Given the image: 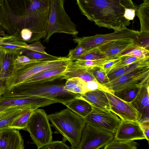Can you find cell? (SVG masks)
<instances>
[{"label":"cell","instance_id":"b9f144b4","mask_svg":"<svg viewBox=\"0 0 149 149\" xmlns=\"http://www.w3.org/2000/svg\"><path fill=\"white\" fill-rule=\"evenodd\" d=\"M87 86L88 91L99 89L103 90L106 92L111 93L104 85L101 84L96 81H91L87 82Z\"/></svg>","mask_w":149,"mask_h":149},{"label":"cell","instance_id":"9c48e42d","mask_svg":"<svg viewBox=\"0 0 149 149\" xmlns=\"http://www.w3.org/2000/svg\"><path fill=\"white\" fill-rule=\"evenodd\" d=\"M139 31L125 27L123 29L105 34H96L90 36L76 37L73 39L77 43L87 50L98 48L106 43L116 40L125 38L134 39Z\"/></svg>","mask_w":149,"mask_h":149},{"label":"cell","instance_id":"4316f807","mask_svg":"<svg viewBox=\"0 0 149 149\" xmlns=\"http://www.w3.org/2000/svg\"><path fill=\"white\" fill-rule=\"evenodd\" d=\"M118 56L109 57L95 60L77 59L71 61L69 63L71 66L82 69L90 70L93 68L101 66L112 59Z\"/></svg>","mask_w":149,"mask_h":149},{"label":"cell","instance_id":"44dd1931","mask_svg":"<svg viewBox=\"0 0 149 149\" xmlns=\"http://www.w3.org/2000/svg\"><path fill=\"white\" fill-rule=\"evenodd\" d=\"M28 45L22 38L20 32L0 36V47L6 53H16L17 50Z\"/></svg>","mask_w":149,"mask_h":149},{"label":"cell","instance_id":"8fae6325","mask_svg":"<svg viewBox=\"0 0 149 149\" xmlns=\"http://www.w3.org/2000/svg\"><path fill=\"white\" fill-rule=\"evenodd\" d=\"M149 81V66H147L132 71L103 85L112 93L125 88Z\"/></svg>","mask_w":149,"mask_h":149},{"label":"cell","instance_id":"ba28073f","mask_svg":"<svg viewBox=\"0 0 149 149\" xmlns=\"http://www.w3.org/2000/svg\"><path fill=\"white\" fill-rule=\"evenodd\" d=\"M114 134L86 123L80 143L77 149L103 148L113 140Z\"/></svg>","mask_w":149,"mask_h":149},{"label":"cell","instance_id":"52a82bcc","mask_svg":"<svg viewBox=\"0 0 149 149\" xmlns=\"http://www.w3.org/2000/svg\"><path fill=\"white\" fill-rule=\"evenodd\" d=\"M25 130L29 133L33 143L38 149L52 141L53 132L48 115L42 109L34 110Z\"/></svg>","mask_w":149,"mask_h":149},{"label":"cell","instance_id":"74e56055","mask_svg":"<svg viewBox=\"0 0 149 149\" xmlns=\"http://www.w3.org/2000/svg\"><path fill=\"white\" fill-rule=\"evenodd\" d=\"M135 40L136 45L149 50V33L139 32Z\"/></svg>","mask_w":149,"mask_h":149},{"label":"cell","instance_id":"f6af8a7d","mask_svg":"<svg viewBox=\"0 0 149 149\" xmlns=\"http://www.w3.org/2000/svg\"><path fill=\"white\" fill-rule=\"evenodd\" d=\"M6 54L5 51L0 47V69L3 59Z\"/></svg>","mask_w":149,"mask_h":149},{"label":"cell","instance_id":"7402d4cb","mask_svg":"<svg viewBox=\"0 0 149 149\" xmlns=\"http://www.w3.org/2000/svg\"><path fill=\"white\" fill-rule=\"evenodd\" d=\"M67 66L44 70L31 77L22 83H41L60 79Z\"/></svg>","mask_w":149,"mask_h":149},{"label":"cell","instance_id":"1f68e13d","mask_svg":"<svg viewBox=\"0 0 149 149\" xmlns=\"http://www.w3.org/2000/svg\"><path fill=\"white\" fill-rule=\"evenodd\" d=\"M16 53L20 55H24L29 58L43 61H51L58 59L62 57H57L48 54H45L33 51L24 48L17 50Z\"/></svg>","mask_w":149,"mask_h":149},{"label":"cell","instance_id":"d6986e66","mask_svg":"<svg viewBox=\"0 0 149 149\" xmlns=\"http://www.w3.org/2000/svg\"><path fill=\"white\" fill-rule=\"evenodd\" d=\"M106 92L99 89L89 91L81 94L80 98L86 100L93 107L110 111L109 103Z\"/></svg>","mask_w":149,"mask_h":149},{"label":"cell","instance_id":"3957f363","mask_svg":"<svg viewBox=\"0 0 149 149\" xmlns=\"http://www.w3.org/2000/svg\"><path fill=\"white\" fill-rule=\"evenodd\" d=\"M13 12L17 17L21 31H33L38 29L48 16L50 0H9Z\"/></svg>","mask_w":149,"mask_h":149},{"label":"cell","instance_id":"4dcf8cb0","mask_svg":"<svg viewBox=\"0 0 149 149\" xmlns=\"http://www.w3.org/2000/svg\"><path fill=\"white\" fill-rule=\"evenodd\" d=\"M36 109L31 108L28 109L15 119L9 125L10 128L25 130L30 118Z\"/></svg>","mask_w":149,"mask_h":149},{"label":"cell","instance_id":"7bdbcfd3","mask_svg":"<svg viewBox=\"0 0 149 149\" xmlns=\"http://www.w3.org/2000/svg\"><path fill=\"white\" fill-rule=\"evenodd\" d=\"M21 36L25 41L28 42L31 39L32 32L29 29H23L20 31Z\"/></svg>","mask_w":149,"mask_h":149},{"label":"cell","instance_id":"836d02e7","mask_svg":"<svg viewBox=\"0 0 149 149\" xmlns=\"http://www.w3.org/2000/svg\"><path fill=\"white\" fill-rule=\"evenodd\" d=\"M120 55H124L141 58H148L149 50L143 47L137 45L134 47L123 52Z\"/></svg>","mask_w":149,"mask_h":149},{"label":"cell","instance_id":"4fadbf2b","mask_svg":"<svg viewBox=\"0 0 149 149\" xmlns=\"http://www.w3.org/2000/svg\"><path fill=\"white\" fill-rule=\"evenodd\" d=\"M54 103L51 100L36 96H0V107L27 106L36 109Z\"/></svg>","mask_w":149,"mask_h":149},{"label":"cell","instance_id":"ab89813d","mask_svg":"<svg viewBox=\"0 0 149 149\" xmlns=\"http://www.w3.org/2000/svg\"><path fill=\"white\" fill-rule=\"evenodd\" d=\"M41 149H71V147L65 144L63 141H52L50 143L42 147Z\"/></svg>","mask_w":149,"mask_h":149},{"label":"cell","instance_id":"bcb514c9","mask_svg":"<svg viewBox=\"0 0 149 149\" xmlns=\"http://www.w3.org/2000/svg\"><path fill=\"white\" fill-rule=\"evenodd\" d=\"M143 3L146 4H149V0H144Z\"/></svg>","mask_w":149,"mask_h":149},{"label":"cell","instance_id":"d590c367","mask_svg":"<svg viewBox=\"0 0 149 149\" xmlns=\"http://www.w3.org/2000/svg\"><path fill=\"white\" fill-rule=\"evenodd\" d=\"M42 61H45L31 58L24 55H19L15 61L14 70H17L27 64L38 63Z\"/></svg>","mask_w":149,"mask_h":149},{"label":"cell","instance_id":"5bb4252c","mask_svg":"<svg viewBox=\"0 0 149 149\" xmlns=\"http://www.w3.org/2000/svg\"><path fill=\"white\" fill-rule=\"evenodd\" d=\"M0 31L10 35L21 31L18 20L13 12L9 0H0Z\"/></svg>","mask_w":149,"mask_h":149},{"label":"cell","instance_id":"484cf974","mask_svg":"<svg viewBox=\"0 0 149 149\" xmlns=\"http://www.w3.org/2000/svg\"><path fill=\"white\" fill-rule=\"evenodd\" d=\"M67 108L83 118L86 117L92 111L93 106L80 98H76L68 102Z\"/></svg>","mask_w":149,"mask_h":149},{"label":"cell","instance_id":"d6a6232c","mask_svg":"<svg viewBox=\"0 0 149 149\" xmlns=\"http://www.w3.org/2000/svg\"><path fill=\"white\" fill-rule=\"evenodd\" d=\"M139 143L135 141L117 140H113L106 145L104 149H137Z\"/></svg>","mask_w":149,"mask_h":149},{"label":"cell","instance_id":"f35d334b","mask_svg":"<svg viewBox=\"0 0 149 149\" xmlns=\"http://www.w3.org/2000/svg\"><path fill=\"white\" fill-rule=\"evenodd\" d=\"M88 50L82 46L77 45L75 48L69 51L67 57L72 60L77 59L85 54Z\"/></svg>","mask_w":149,"mask_h":149},{"label":"cell","instance_id":"7c38bea8","mask_svg":"<svg viewBox=\"0 0 149 149\" xmlns=\"http://www.w3.org/2000/svg\"><path fill=\"white\" fill-rule=\"evenodd\" d=\"M110 111L116 114L122 120L140 122L141 116L130 102L124 101L112 93L106 92Z\"/></svg>","mask_w":149,"mask_h":149},{"label":"cell","instance_id":"5b68a950","mask_svg":"<svg viewBox=\"0 0 149 149\" xmlns=\"http://www.w3.org/2000/svg\"><path fill=\"white\" fill-rule=\"evenodd\" d=\"M64 3V0H50L47 32L44 42H47L51 36L56 33L78 35L77 26L66 13Z\"/></svg>","mask_w":149,"mask_h":149},{"label":"cell","instance_id":"cb8c5ba5","mask_svg":"<svg viewBox=\"0 0 149 149\" xmlns=\"http://www.w3.org/2000/svg\"><path fill=\"white\" fill-rule=\"evenodd\" d=\"M149 66V58L135 62L127 65L113 69L107 74L109 81L131 72Z\"/></svg>","mask_w":149,"mask_h":149},{"label":"cell","instance_id":"30bf717a","mask_svg":"<svg viewBox=\"0 0 149 149\" xmlns=\"http://www.w3.org/2000/svg\"><path fill=\"white\" fill-rule=\"evenodd\" d=\"M83 118L86 123L114 134L121 121V119L112 111L93 106L91 112Z\"/></svg>","mask_w":149,"mask_h":149},{"label":"cell","instance_id":"60d3db41","mask_svg":"<svg viewBox=\"0 0 149 149\" xmlns=\"http://www.w3.org/2000/svg\"><path fill=\"white\" fill-rule=\"evenodd\" d=\"M24 48L42 54H48L45 51L46 48L39 41L34 42L33 43L25 46Z\"/></svg>","mask_w":149,"mask_h":149},{"label":"cell","instance_id":"603a6c76","mask_svg":"<svg viewBox=\"0 0 149 149\" xmlns=\"http://www.w3.org/2000/svg\"><path fill=\"white\" fill-rule=\"evenodd\" d=\"M20 55L17 53H7L5 56L0 69V96L3 94L4 84L11 76L14 69L15 59Z\"/></svg>","mask_w":149,"mask_h":149},{"label":"cell","instance_id":"9a60e30c","mask_svg":"<svg viewBox=\"0 0 149 149\" xmlns=\"http://www.w3.org/2000/svg\"><path fill=\"white\" fill-rule=\"evenodd\" d=\"M146 139L140 123L134 121H121L114 133L113 140L135 141Z\"/></svg>","mask_w":149,"mask_h":149},{"label":"cell","instance_id":"f546056e","mask_svg":"<svg viewBox=\"0 0 149 149\" xmlns=\"http://www.w3.org/2000/svg\"><path fill=\"white\" fill-rule=\"evenodd\" d=\"M136 14L140 22V32L149 33V4L143 3L137 8Z\"/></svg>","mask_w":149,"mask_h":149},{"label":"cell","instance_id":"6da1fadb","mask_svg":"<svg viewBox=\"0 0 149 149\" xmlns=\"http://www.w3.org/2000/svg\"><path fill=\"white\" fill-rule=\"evenodd\" d=\"M82 13L100 27L120 30L130 24L126 18L129 9L137 10L132 0H76Z\"/></svg>","mask_w":149,"mask_h":149},{"label":"cell","instance_id":"ac0fdd59","mask_svg":"<svg viewBox=\"0 0 149 149\" xmlns=\"http://www.w3.org/2000/svg\"><path fill=\"white\" fill-rule=\"evenodd\" d=\"M149 83L144 84L140 88L136 97L130 103L141 116L140 122L149 120Z\"/></svg>","mask_w":149,"mask_h":149},{"label":"cell","instance_id":"e575fe53","mask_svg":"<svg viewBox=\"0 0 149 149\" xmlns=\"http://www.w3.org/2000/svg\"><path fill=\"white\" fill-rule=\"evenodd\" d=\"M90 70L99 83L103 85L109 82L105 71L101 66L95 67Z\"/></svg>","mask_w":149,"mask_h":149},{"label":"cell","instance_id":"ee69618b","mask_svg":"<svg viewBox=\"0 0 149 149\" xmlns=\"http://www.w3.org/2000/svg\"><path fill=\"white\" fill-rule=\"evenodd\" d=\"M143 132L148 142L149 141V120L143 121L141 123Z\"/></svg>","mask_w":149,"mask_h":149},{"label":"cell","instance_id":"277c9868","mask_svg":"<svg viewBox=\"0 0 149 149\" xmlns=\"http://www.w3.org/2000/svg\"><path fill=\"white\" fill-rule=\"evenodd\" d=\"M48 116L57 132L70 143L71 149H77L86 124L84 119L68 108Z\"/></svg>","mask_w":149,"mask_h":149},{"label":"cell","instance_id":"e0dca14e","mask_svg":"<svg viewBox=\"0 0 149 149\" xmlns=\"http://www.w3.org/2000/svg\"><path fill=\"white\" fill-rule=\"evenodd\" d=\"M135 38H125L113 40L98 48L106 56H118L123 52L137 45Z\"/></svg>","mask_w":149,"mask_h":149},{"label":"cell","instance_id":"8992f818","mask_svg":"<svg viewBox=\"0 0 149 149\" xmlns=\"http://www.w3.org/2000/svg\"><path fill=\"white\" fill-rule=\"evenodd\" d=\"M71 61L67 57H62L58 60L29 64L18 70H14L11 76L5 81L4 89L6 91L44 70L67 66Z\"/></svg>","mask_w":149,"mask_h":149},{"label":"cell","instance_id":"7a4b0ae2","mask_svg":"<svg viewBox=\"0 0 149 149\" xmlns=\"http://www.w3.org/2000/svg\"><path fill=\"white\" fill-rule=\"evenodd\" d=\"M57 79L41 83H22L6 90L2 96H38L65 105L72 100L80 97L81 94L74 93L64 89L66 81Z\"/></svg>","mask_w":149,"mask_h":149},{"label":"cell","instance_id":"83f0119b","mask_svg":"<svg viewBox=\"0 0 149 149\" xmlns=\"http://www.w3.org/2000/svg\"><path fill=\"white\" fill-rule=\"evenodd\" d=\"M87 82L77 77L66 80L64 89L68 91L75 94H83L88 91Z\"/></svg>","mask_w":149,"mask_h":149},{"label":"cell","instance_id":"8d00e7d4","mask_svg":"<svg viewBox=\"0 0 149 149\" xmlns=\"http://www.w3.org/2000/svg\"><path fill=\"white\" fill-rule=\"evenodd\" d=\"M107 57L98 48L88 50L84 55L77 59L95 60Z\"/></svg>","mask_w":149,"mask_h":149},{"label":"cell","instance_id":"2e32d148","mask_svg":"<svg viewBox=\"0 0 149 149\" xmlns=\"http://www.w3.org/2000/svg\"><path fill=\"white\" fill-rule=\"evenodd\" d=\"M24 141L19 130L9 127L0 129V149H23Z\"/></svg>","mask_w":149,"mask_h":149},{"label":"cell","instance_id":"f1b7e54d","mask_svg":"<svg viewBox=\"0 0 149 149\" xmlns=\"http://www.w3.org/2000/svg\"><path fill=\"white\" fill-rule=\"evenodd\" d=\"M145 83L128 87L114 92L112 94L122 100L130 103L136 97L140 88Z\"/></svg>","mask_w":149,"mask_h":149},{"label":"cell","instance_id":"d4e9b609","mask_svg":"<svg viewBox=\"0 0 149 149\" xmlns=\"http://www.w3.org/2000/svg\"><path fill=\"white\" fill-rule=\"evenodd\" d=\"M75 77L79 78L86 82L91 81H97L90 70L77 68L71 66L68 64L60 79L66 80L69 78Z\"/></svg>","mask_w":149,"mask_h":149},{"label":"cell","instance_id":"ffe728a7","mask_svg":"<svg viewBox=\"0 0 149 149\" xmlns=\"http://www.w3.org/2000/svg\"><path fill=\"white\" fill-rule=\"evenodd\" d=\"M31 108L36 109L27 106L0 107V129L9 127L13 120L26 110Z\"/></svg>","mask_w":149,"mask_h":149}]
</instances>
